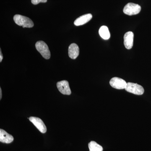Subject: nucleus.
Instances as JSON below:
<instances>
[{"instance_id":"nucleus-1","label":"nucleus","mask_w":151,"mask_h":151,"mask_svg":"<svg viewBox=\"0 0 151 151\" xmlns=\"http://www.w3.org/2000/svg\"><path fill=\"white\" fill-rule=\"evenodd\" d=\"M14 20L16 24L23 28H31L34 26V23L32 20L24 16L15 15L14 17Z\"/></svg>"},{"instance_id":"nucleus-2","label":"nucleus","mask_w":151,"mask_h":151,"mask_svg":"<svg viewBox=\"0 0 151 151\" xmlns=\"http://www.w3.org/2000/svg\"><path fill=\"white\" fill-rule=\"evenodd\" d=\"M35 47L44 58L46 59H50V51L47 45L44 42L42 41L37 42L35 44Z\"/></svg>"},{"instance_id":"nucleus-3","label":"nucleus","mask_w":151,"mask_h":151,"mask_svg":"<svg viewBox=\"0 0 151 151\" xmlns=\"http://www.w3.org/2000/svg\"><path fill=\"white\" fill-rule=\"evenodd\" d=\"M125 89L127 92L138 95H142L145 92L142 86L137 84L131 82L127 83Z\"/></svg>"},{"instance_id":"nucleus-4","label":"nucleus","mask_w":151,"mask_h":151,"mask_svg":"<svg viewBox=\"0 0 151 151\" xmlns=\"http://www.w3.org/2000/svg\"><path fill=\"white\" fill-rule=\"evenodd\" d=\"M141 10V6L139 5L129 3L125 6L123 11L126 14L132 16L137 14L140 12Z\"/></svg>"},{"instance_id":"nucleus-5","label":"nucleus","mask_w":151,"mask_h":151,"mask_svg":"<svg viewBox=\"0 0 151 151\" xmlns=\"http://www.w3.org/2000/svg\"><path fill=\"white\" fill-rule=\"evenodd\" d=\"M29 121L34 125L38 130L42 133H45L47 128L43 121L40 118L35 117H30L29 118Z\"/></svg>"},{"instance_id":"nucleus-6","label":"nucleus","mask_w":151,"mask_h":151,"mask_svg":"<svg viewBox=\"0 0 151 151\" xmlns=\"http://www.w3.org/2000/svg\"><path fill=\"white\" fill-rule=\"evenodd\" d=\"M110 84L113 88L118 89H125L127 86L126 81L119 77H113L110 81Z\"/></svg>"},{"instance_id":"nucleus-7","label":"nucleus","mask_w":151,"mask_h":151,"mask_svg":"<svg viewBox=\"0 0 151 151\" xmlns=\"http://www.w3.org/2000/svg\"><path fill=\"white\" fill-rule=\"evenodd\" d=\"M57 87L60 93L65 95H70L71 90L69 87V83L66 80L59 81L57 83Z\"/></svg>"},{"instance_id":"nucleus-8","label":"nucleus","mask_w":151,"mask_h":151,"mask_svg":"<svg viewBox=\"0 0 151 151\" xmlns=\"http://www.w3.org/2000/svg\"><path fill=\"white\" fill-rule=\"evenodd\" d=\"M134 34L132 32H128L124 36V45L127 49H131L133 46Z\"/></svg>"},{"instance_id":"nucleus-9","label":"nucleus","mask_w":151,"mask_h":151,"mask_svg":"<svg viewBox=\"0 0 151 151\" xmlns=\"http://www.w3.org/2000/svg\"><path fill=\"white\" fill-rule=\"evenodd\" d=\"M79 49L77 45L72 43L68 47V55L70 58L75 59L79 55Z\"/></svg>"},{"instance_id":"nucleus-10","label":"nucleus","mask_w":151,"mask_h":151,"mask_svg":"<svg viewBox=\"0 0 151 151\" xmlns=\"http://www.w3.org/2000/svg\"><path fill=\"white\" fill-rule=\"evenodd\" d=\"M14 141V137L12 135L7 133L5 130L0 129V142H1L9 144Z\"/></svg>"},{"instance_id":"nucleus-11","label":"nucleus","mask_w":151,"mask_h":151,"mask_svg":"<svg viewBox=\"0 0 151 151\" xmlns=\"http://www.w3.org/2000/svg\"><path fill=\"white\" fill-rule=\"evenodd\" d=\"M92 15L91 14H88L84 15L78 18L75 20L74 24L76 26L85 24L92 19Z\"/></svg>"},{"instance_id":"nucleus-12","label":"nucleus","mask_w":151,"mask_h":151,"mask_svg":"<svg viewBox=\"0 0 151 151\" xmlns=\"http://www.w3.org/2000/svg\"><path fill=\"white\" fill-rule=\"evenodd\" d=\"M99 33L100 37L105 40H108L111 37L109 29L106 26L101 27L99 29Z\"/></svg>"},{"instance_id":"nucleus-13","label":"nucleus","mask_w":151,"mask_h":151,"mask_svg":"<svg viewBox=\"0 0 151 151\" xmlns=\"http://www.w3.org/2000/svg\"><path fill=\"white\" fill-rule=\"evenodd\" d=\"M88 147L89 151H103V147L94 141H91L89 143Z\"/></svg>"},{"instance_id":"nucleus-14","label":"nucleus","mask_w":151,"mask_h":151,"mask_svg":"<svg viewBox=\"0 0 151 151\" xmlns=\"http://www.w3.org/2000/svg\"><path fill=\"white\" fill-rule=\"evenodd\" d=\"M47 0H31L33 4L37 5L40 3H46Z\"/></svg>"},{"instance_id":"nucleus-15","label":"nucleus","mask_w":151,"mask_h":151,"mask_svg":"<svg viewBox=\"0 0 151 151\" xmlns=\"http://www.w3.org/2000/svg\"><path fill=\"white\" fill-rule=\"evenodd\" d=\"M3 58L1 50L0 51V62H1Z\"/></svg>"},{"instance_id":"nucleus-16","label":"nucleus","mask_w":151,"mask_h":151,"mask_svg":"<svg viewBox=\"0 0 151 151\" xmlns=\"http://www.w3.org/2000/svg\"><path fill=\"white\" fill-rule=\"evenodd\" d=\"M2 90L1 88H0V99H1L2 98Z\"/></svg>"}]
</instances>
